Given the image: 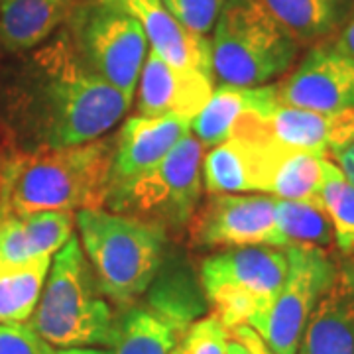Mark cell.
Segmentation results:
<instances>
[{
  "label": "cell",
  "mask_w": 354,
  "mask_h": 354,
  "mask_svg": "<svg viewBox=\"0 0 354 354\" xmlns=\"http://www.w3.org/2000/svg\"><path fill=\"white\" fill-rule=\"evenodd\" d=\"M132 101L91 71L71 38L34 53L8 95V122L22 150L69 148L102 138Z\"/></svg>",
  "instance_id": "1"
},
{
  "label": "cell",
  "mask_w": 354,
  "mask_h": 354,
  "mask_svg": "<svg viewBox=\"0 0 354 354\" xmlns=\"http://www.w3.org/2000/svg\"><path fill=\"white\" fill-rule=\"evenodd\" d=\"M116 136L69 148L16 150L0 158V218L41 211L102 209Z\"/></svg>",
  "instance_id": "2"
},
{
  "label": "cell",
  "mask_w": 354,
  "mask_h": 354,
  "mask_svg": "<svg viewBox=\"0 0 354 354\" xmlns=\"http://www.w3.org/2000/svg\"><path fill=\"white\" fill-rule=\"evenodd\" d=\"M79 242L102 295L118 307L136 304L164 264L165 228L109 209H79Z\"/></svg>",
  "instance_id": "3"
},
{
  "label": "cell",
  "mask_w": 354,
  "mask_h": 354,
  "mask_svg": "<svg viewBox=\"0 0 354 354\" xmlns=\"http://www.w3.org/2000/svg\"><path fill=\"white\" fill-rule=\"evenodd\" d=\"M28 325L57 348H111L116 317L75 234L55 254Z\"/></svg>",
  "instance_id": "4"
},
{
  "label": "cell",
  "mask_w": 354,
  "mask_h": 354,
  "mask_svg": "<svg viewBox=\"0 0 354 354\" xmlns=\"http://www.w3.org/2000/svg\"><path fill=\"white\" fill-rule=\"evenodd\" d=\"M301 46L258 0H227L211 39L218 85L262 87L290 71Z\"/></svg>",
  "instance_id": "5"
},
{
  "label": "cell",
  "mask_w": 354,
  "mask_h": 354,
  "mask_svg": "<svg viewBox=\"0 0 354 354\" xmlns=\"http://www.w3.org/2000/svg\"><path fill=\"white\" fill-rule=\"evenodd\" d=\"M288 274L279 246H236L207 256L199 281L213 315L228 333L264 315Z\"/></svg>",
  "instance_id": "6"
},
{
  "label": "cell",
  "mask_w": 354,
  "mask_h": 354,
  "mask_svg": "<svg viewBox=\"0 0 354 354\" xmlns=\"http://www.w3.org/2000/svg\"><path fill=\"white\" fill-rule=\"evenodd\" d=\"M203 150L189 130L150 171L111 187L104 207L162 228L187 227L201 201Z\"/></svg>",
  "instance_id": "7"
},
{
  "label": "cell",
  "mask_w": 354,
  "mask_h": 354,
  "mask_svg": "<svg viewBox=\"0 0 354 354\" xmlns=\"http://www.w3.org/2000/svg\"><path fill=\"white\" fill-rule=\"evenodd\" d=\"M69 24L67 36L88 69L134 101L148 55V36L138 20L109 2L81 0Z\"/></svg>",
  "instance_id": "8"
},
{
  "label": "cell",
  "mask_w": 354,
  "mask_h": 354,
  "mask_svg": "<svg viewBox=\"0 0 354 354\" xmlns=\"http://www.w3.org/2000/svg\"><path fill=\"white\" fill-rule=\"evenodd\" d=\"M288 274L264 315L250 321L266 344L278 354H297L307 321L335 279L337 266L317 246H288Z\"/></svg>",
  "instance_id": "9"
},
{
  "label": "cell",
  "mask_w": 354,
  "mask_h": 354,
  "mask_svg": "<svg viewBox=\"0 0 354 354\" xmlns=\"http://www.w3.org/2000/svg\"><path fill=\"white\" fill-rule=\"evenodd\" d=\"M276 201L278 197L266 193H215L187 225L189 244L193 248H288L276 223Z\"/></svg>",
  "instance_id": "10"
},
{
  "label": "cell",
  "mask_w": 354,
  "mask_h": 354,
  "mask_svg": "<svg viewBox=\"0 0 354 354\" xmlns=\"http://www.w3.org/2000/svg\"><path fill=\"white\" fill-rule=\"evenodd\" d=\"M281 104L342 113L354 109V57L335 46L333 39L311 46L304 59L274 83Z\"/></svg>",
  "instance_id": "11"
},
{
  "label": "cell",
  "mask_w": 354,
  "mask_h": 354,
  "mask_svg": "<svg viewBox=\"0 0 354 354\" xmlns=\"http://www.w3.org/2000/svg\"><path fill=\"white\" fill-rule=\"evenodd\" d=\"M236 124L264 132L283 146L329 158L354 138V109L342 113H317L276 102L266 113H248Z\"/></svg>",
  "instance_id": "12"
},
{
  "label": "cell",
  "mask_w": 354,
  "mask_h": 354,
  "mask_svg": "<svg viewBox=\"0 0 354 354\" xmlns=\"http://www.w3.org/2000/svg\"><path fill=\"white\" fill-rule=\"evenodd\" d=\"M213 81L201 71L174 67L150 50L140 71L136 111L140 116L179 114L193 120L211 99Z\"/></svg>",
  "instance_id": "13"
},
{
  "label": "cell",
  "mask_w": 354,
  "mask_h": 354,
  "mask_svg": "<svg viewBox=\"0 0 354 354\" xmlns=\"http://www.w3.org/2000/svg\"><path fill=\"white\" fill-rule=\"evenodd\" d=\"M191 130V120L179 114L132 116L122 124L114 146L111 187L150 171ZM111 191V189H109Z\"/></svg>",
  "instance_id": "14"
},
{
  "label": "cell",
  "mask_w": 354,
  "mask_h": 354,
  "mask_svg": "<svg viewBox=\"0 0 354 354\" xmlns=\"http://www.w3.org/2000/svg\"><path fill=\"white\" fill-rule=\"evenodd\" d=\"M136 18L152 50L179 69H195L213 77L211 41L177 22L162 0H102Z\"/></svg>",
  "instance_id": "15"
},
{
  "label": "cell",
  "mask_w": 354,
  "mask_h": 354,
  "mask_svg": "<svg viewBox=\"0 0 354 354\" xmlns=\"http://www.w3.org/2000/svg\"><path fill=\"white\" fill-rule=\"evenodd\" d=\"M297 354H354V260H341L311 313Z\"/></svg>",
  "instance_id": "16"
},
{
  "label": "cell",
  "mask_w": 354,
  "mask_h": 354,
  "mask_svg": "<svg viewBox=\"0 0 354 354\" xmlns=\"http://www.w3.org/2000/svg\"><path fill=\"white\" fill-rule=\"evenodd\" d=\"M71 211H41L0 218V266H22L53 256L73 236Z\"/></svg>",
  "instance_id": "17"
},
{
  "label": "cell",
  "mask_w": 354,
  "mask_h": 354,
  "mask_svg": "<svg viewBox=\"0 0 354 354\" xmlns=\"http://www.w3.org/2000/svg\"><path fill=\"white\" fill-rule=\"evenodd\" d=\"M278 102L274 85L236 87L218 85L201 113L191 120L193 136L203 148H213L232 136V130L248 113H266Z\"/></svg>",
  "instance_id": "18"
},
{
  "label": "cell",
  "mask_w": 354,
  "mask_h": 354,
  "mask_svg": "<svg viewBox=\"0 0 354 354\" xmlns=\"http://www.w3.org/2000/svg\"><path fill=\"white\" fill-rule=\"evenodd\" d=\"M81 0H2L0 44L8 51H28L69 22Z\"/></svg>",
  "instance_id": "19"
},
{
  "label": "cell",
  "mask_w": 354,
  "mask_h": 354,
  "mask_svg": "<svg viewBox=\"0 0 354 354\" xmlns=\"http://www.w3.org/2000/svg\"><path fill=\"white\" fill-rule=\"evenodd\" d=\"M299 46L333 39L354 12V0H258Z\"/></svg>",
  "instance_id": "20"
},
{
  "label": "cell",
  "mask_w": 354,
  "mask_h": 354,
  "mask_svg": "<svg viewBox=\"0 0 354 354\" xmlns=\"http://www.w3.org/2000/svg\"><path fill=\"white\" fill-rule=\"evenodd\" d=\"M187 327L152 305H128L116 317L111 354H171Z\"/></svg>",
  "instance_id": "21"
},
{
  "label": "cell",
  "mask_w": 354,
  "mask_h": 354,
  "mask_svg": "<svg viewBox=\"0 0 354 354\" xmlns=\"http://www.w3.org/2000/svg\"><path fill=\"white\" fill-rule=\"evenodd\" d=\"M51 268V256L22 266H0V323H28Z\"/></svg>",
  "instance_id": "22"
},
{
  "label": "cell",
  "mask_w": 354,
  "mask_h": 354,
  "mask_svg": "<svg viewBox=\"0 0 354 354\" xmlns=\"http://www.w3.org/2000/svg\"><path fill=\"white\" fill-rule=\"evenodd\" d=\"M276 223L288 246H317L327 250L335 244L330 218L317 201H276Z\"/></svg>",
  "instance_id": "23"
},
{
  "label": "cell",
  "mask_w": 354,
  "mask_h": 354,
  "mask_svg": "<svg viewBox=\"0 0 354 354\" xmlns=\"http://www.w3.org/2000/svg\"><path fill=\"white\" fill-rule=\"evenodd\" d=\"M321 203L335 232V246L354 256V183L330 158L321 162Z\"/></svg>",
  "instance_id": "24"
},
{
  "label": "cell",
  "mask_w": 354,
  "mask_h": 354,
  "mask_svg": "<svg viewBox=\"0 0 354 354\" xmlns=\"http://www.w3.org/2000/svg\"><path fill=\"white\" fill-rule=\"evenodd\" d=\"M230 333L215 315L193 321L171 354H227Z\"/></svg>",
  "instance_id": "25"
},
{
  "label": "cell",
  "mask_w": 354,
  "mask_h": 354,
  "mask_svg": "<svg viewBox=\"0 0 354 354\" xmlns=\"http://www.w3.org/2000/svg\"><path fill=\"white\" fill-rule=\"evenodd\" d=\"M167 12L187 30L207 36L227 0H162Z\"/></svg>",
  "instance_id": "26"
},
{
  "label": "cell",
  "mask_w": 354,
  "mask_h": 354,
  "mask_svg": "<svg viewBox=\"0 0 354 354\" xmlns=\"http://www.w3.org/2000/svg\"><path fill=\"white\" fill-rule=\"evenodd\" d=\"M28 323H0V354H55Z\"/></svg>",
  "instance_id": "27"
},
{
  "label": "cell",
  "mask_w": 354,
  "mask_h": 354,
  "mask_svg": "<svg viewBox=\"0 0 354 354\" xmlns=\"http://www.w3.org/2000/svg\"><path fill=\"white\" fill-rule=\"evenodd\" d=\"M230 337L236 339L239 342H242L250 354H278L276 351H272L266 341L256 333V330L250 327V325H242V327H236V329L230 330Z\"/></svg>",
  "instance_id": "28"
},
{
  "label": "cell",
  "mask_w": 354,
  "mask_h": 354,
  "mask_svg": "<svg viewBox=\"0 0 354 354\" xmlns=\"http://www.w3.org/2000/svg\"><path fill=\"white\" fill-rule=\"evenodd\" d=\"M329 158L341 167L342 171H344V176L354 183V138L348 140L341 148L333 150L329 153Z\"/></svg>",
  "instance_id": "29"
},
{
  "label": "cell",
  "mask_w": 354,
  "mask_h": 354,
  "mask_svg": "<svg viewBox=\"0 0 354 354\" xmlns=\"http://www.w3.org/2000/svg\"><path fill=\"white\" fill-rule=\"evenodd\" d=\"M333 41H335L337 48H341L344 53H348L351 57H354V12L351 14V18L339 30V34L333 38Z\"/></svg>",
  "instance_id": "30"
},
{
  "label": "cell",
  "mask_w": 354,
  "mask_h": 354,
  "mask_svg": "<svg viewBox=\"0 0 354 354\" xmlns=\"http://www.w3.org/2000/svg\"><path fill=\"white\" fill-rule=\"evenodd\" d=\"M55 354H111V351L102 348H91V346H73V348H62Z\"/></svg>",
  "instance_id": "31"
},
{
  "label": "cell",
  "mask_w": 354,
  "mask_h": 354,
  "mask_svg": "<svg viewBox=\"0 0 354 354\" xmlns=\"http://www.w3.org/2000/svg\"><path fill=\"white\" fill-rule=\"evenodd\" d=\"M227 354H250V351H248L242 342H239L236 339H232V337H230Z\"/></svg>",
  "instance_id": "32"
},
{
  "label": "cell",
  "mask_w": 354,
  "mask_h": 354,
  "mask_svg": "<svg viewBox=\"0 0 354 354\" xmlns=\"http://www.w3.org/2000/svg\"><path fill=\"white\" fill-rule=\"evenodd\" d=\"M0 2H2V0H0Z\"/></svg>",
  "instance_id": "33"
}]
</instances>
